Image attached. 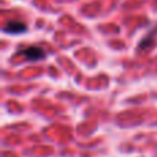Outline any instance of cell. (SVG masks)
Listing matches in <instances>:
<instances>
[{
  "label": "cell",
  "mask_w": 157,
  "mask_h": 157,
  "mask_svg": "<svg viewBox=\"0 0 157 157\" xmlns=\"http://www.w3.org/2000/svg\"><path fill=\"white\" fill-rule=\"evenodd\" d=\"M19 54L24 55L28 61H40V59H43L44 55H46L43 50L39 48V47H35V46H29V47H26V48L21 50Z\"/></svg>",
  "instance_id": "obj_1"
},
{
  "label": "cell",
  "mask_w": 157,
  "mask_h": 157,
  "mask_svg": "<svg viewBox=\"0 0 157 157\" xmlns=\"http://www.w3.org/2000/svg\"><path fill=\"white\" fill-rule=\"evenodd\" d=\"M4 30L6 33H13V35H18V33H22V32H26V25L24 22H19V21H10L6 24L4 26Z\"/></svg>",
  "instance_id": "obj_2"
}]
</instances>
